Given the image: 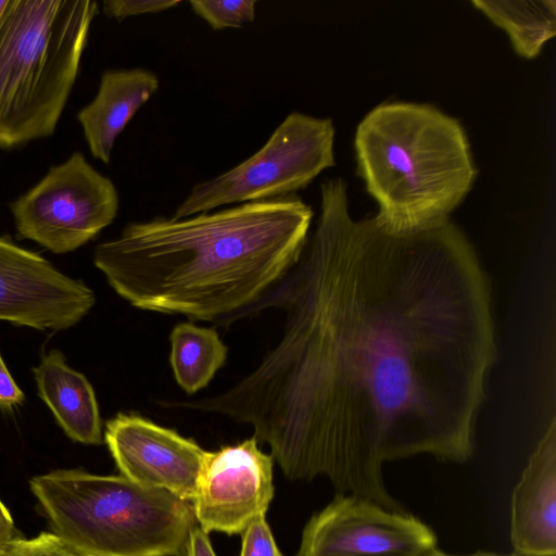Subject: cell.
<instances>
[{"mask_svg":"<svg viewBox=\"0 0 556 556\" xmlns=\"http://www.w3.org/2000/svg\"><path fill=\"white\" fill-rule=\"evenodd\" d=\"M0 556H88L55 533L41 532L31 539L8 536L0 541Z\"/></svg>","mask_w":556,"mask_h":556,"instance_id":"18","label":"cell"},{"mask_svg":"<svg viewBox=\"0 0 556 556\" xmlns=\"http://www.w3.org/2000/svg\"><path fill=\"white\" fill-rule=\"evenodd\" d=\"M354 147L358 174L378 203L374 218L394 235L450 220L477 176L460 123L426 104L376 106L358 124Z\"/></svg>","mask_w":556,"mask_h":556,"instance_id":"3","label":"cell"},{"mask_svg":"<svg viewBox=\"0 0 556 556\" xmlns=\"http://www.w3.org/2000/svg\"><path fill=\"white\" fill-rule=\"evenodd\" d=\"M312 218L296 194L184 218L156 216L98 244L93 263L139 309L227 325L254 314L295 266Z\"/></svg>","mask_w":556,"mask_h":556,"instance_id":"2","label":"cell"},{"mask_svg":"<svg viewBox=\"0 0 556 556\" xmlns=\"http://www.w3.org/2000/svg\"><path fill=\"white\" fill-rule=\"evenodd\" d=\"M94 303V292L85 282L10 237H0V320L60 331L78 324Z\"/></svg>","mask_w":556,"mask_h":556,"instance_id":"9","label":"cell"},{"mask_svg":"<svg viewBox=\"0 0 556 556\" xmlns=\"http://www.w3.org/2000/svg\"><path fill=\"white\" fill-rule=\"evenodd\" d=\"M437 544L434 531L407 511L336 494L307 521L295 556H424Z\"/></svg>","mask_w":556,"mask_h":556,"instance_id":"8","label":"cell"},{"mask_svg":"<svg viewBox=\"0 0 556 556\" xmlns=\"http://www.w3.org/2000/svg\"><path fill=\"white\" fill-rule=\"evenodd\" d=\"M510 541L518 556L556 555V422L530 455L510 505Z\"/></svg>","mask_w":556,"mask_h":556,"instance_id":"12","label":"cell"},{"mask_svg":"<svg viewBox=\"0 0 556 556\" xmlns=\"http://www.w3.org/2000/svg\"><path fill=\"white\" fill-rule=\"evenodd\" d=\"M185 556H216L207 533L199 526L193 527L189 533Z\"/></svg>","mask_w":556,"mask_h":556,"instance_id":"22","label":"cell"},{"mask_svg":"<svg viewBox=\"0 0 556 556\" xmlns=\"http://www.w3.org/2000/svg\"><path fill=\"white\" fill-rule=\"evenodd\" d=\"M273 465L254 437L206 451L191 502L199 527L206 533L241 534L273 500Z\"/></svg>","mask_w":556,"mask_h":556,"instance_id":"10","label":"cell"},{"mask_svg":"<svg viewBox=\"0 0 556 556\" xmlns=\"http://www.w3.org/2000/svg\"><path fill=\"white\" fill-rule=\"evenodd\" d=\"M29 485L53 533L88 556H185L197 526L188 502L122 475L58 469Z\"/></svg>","mask_w":556,"mask_h":556,"instance_id":"5","label":"cell"},{"mask_svg":"<svg viewBox=\"0 0 556 556\" xmlns=\"http://www.w3.org/2000/svg\"><path fill=\"white\" fill-rule=\"evenodd\" d=\"M25 395L15 383L0 354V408L12 410L24 402Z\"/></svg>","mask_w":556,"mask_h":556,"instance_id":"21","label":"cell"},{"mask_svg":"<svg viewBox=\"0 0 556 556\" xmlns=\"http://www.w3.org/2000/svg\"><path fill=\"white\" fill-rule=\"evenodd\" d=\"M7 4H8V0H0V17H1Z\"/></svg>","mask_w":556,"mask_h":556,"instance_id":"25","label":"cell"},{"mask_svg":"<svg viewBox=\"0 0 556 556\" xmlns=\"http://www.w3.org/2000/svg\"><path fill=\"white\" fill-rule=\"evenodd\" d=\"M189 4L213 29L223 30L253 22L257 0H191Z\"/></svg>","mask_w":556,"mask_h":556,"instance_id":"17","label":"cell"},{"mask_svg":"<svg viewBox=\"0 0 556 556\" xmlns=\"http://www.w3.org/2000/svg\"><path fill=\"white\" fill-rule=\"evenodd\" d=\"M169 341L175 380L189 395L205 388L226 362L227 346L213 328L179 323L173 328Z\"/></svg>","mask_w":556,"mask_h":556,"instance_id":"16","label":"cell"},{"mask_svg":"<svg viewBox=\"0 0 556 556\" xmlns=\"http://www.w3.org/2000/svg\"><path fill=\"white\" fill-rule=\"evenodd\" d=\"M98 10L93 0H8L0 17V148L53 134Z\"/></svg>","mask_w":556,"mask_h":556,"instance_id":"4","label":"cell"},{"mask_svg":"<svg viewBox=\"0 0 556 556\" xmlns=\"http://www.w3.org/2000/svg\"><path fill=\"white\" fill-rule=\"evenodd\" d=\"M14 535V525L10 511L0 500V541Z\"/></svg>","mask_w":556,"mask_h":556,"instance_id":"23","label":"cell"},{"mask_svg":"<svg viewBox=\"0 0 556 556\" xmlns=\"http://www.w3.org/2000/svg\"><path fill=\"white\" fill-rule=\"evenodd\" d=\"M118 206L113 181L80 152L52 166L35 187L10 204L18 237L56 254L72 252L93 239L113 223Z\"/></svg>","mask_w":556,"mask_h":556,"instance_id":"7","label":"cell"},{"mask_svg":"<svg viewBox=\"0 0 556 556\" xmlns=\"http://www.w3.org/2000/svg\"><path fill=\"white\" fill-rule=\"evenodd\" d=\"M320 193L300 260L254 311L283 312L279 340L224 392L177 407L250 425L289 479L406 513L386 463L473 455L497 355L491 283L450 220L394 235L352 219L341 178Z\"/></svg>","mask_w":556,"mask_h":556,"instance_id":"1","label":"cell"},{"mask_svg":"<svg viewBox=\"0 0 556 556\" xmlns=\"http://www.w3.org/2000/svg\"><path fill=\"white\" fill-rule=\"evenodd\" d=\"M39 397L73 441L101 444L102 426L91 383L66 364L63 353L51 350L33 369Z\"/></svg>","mask_w":556,"mask_h":556,"instance_id":"14","label":"cell"},{"mask_svg":"<svg viewBox=\"0 0 556 556\" xmlns=\"http://www.w3.org/2000/svg\"><path fill=\"white\" fill-rule=\"evenodd\" d=\"M159 87L157 75L144 67L102 73L96 97L77 114L93 157L110 163L117 137Z\"/></svg>","mask_w":556,"mask_h":556,"instance_id":"13","label":"cell"},{"mask_svg":"<svg viewBox=\"0 0 556 556\" xmlns=\"http://www.w3.org/2000/svg\"><path fill=\"white\" fill-rule=\"evenodd\" d=\"M496 26L508 35L515 52L533 59L556 34L554 0H473Z\"/></svg>","mask_w":556,"mask_h":556,"instance_id":"15","label":"cell"},{"mask_svg":"<svg viewBox=\"0 0 556 556\" xmlns=\"http://www.w3.org/2000/svg\"><path fill=\"white\" fill-rule=\"evenodd\" d=\"M104 441L122 476L192 502L206 452L195 441L135 413L108 420Z\"/></svg>","mask_w":556,"mask_h":556,"instance_id":"11","label":"cell"},{"mask_svg":"<svg viewBox=\"0 0 556 556\" xmlns=\"http://www.w3.org/2000/svg\"><path fill=\"white\" fill-rule=\"evenodd\" d=\"M334 134L330 118L288 114L254 154L195 184L170 217L295 195L323 170L334 166Z\"/></svg>","mask_w":556,"mask_h":556,"instance_id":"6","label":"cell"},{"mask_svg":"<svg viewBox=\"0 0 556 556\" xmlns=\"http://www.w3.org/2000/svg\"><path fill=\"white\" fill-rule=\"evenodd\" d=\"M424 556H518V555H516L515 553L514 554H501V553L486 552V551H478V552H475L471 554L458 555V554L445 553V552H442V551H439L438 548H435L432 552H430Z\"/></svg>","mask_w":556,"mask_h":556,"instance_id":"24","label":"cell"},{"mask_svg":"<svg viewBox=\"0 0 556 556\" xmlns=\"http://www.w3.org/2000/svg\"><path fill=\"white\" fill-rule=\"evenodd\" d=\"M179 3L176 0H105L102 11L108 18L121 22L129 16L166 11Z\"/></svg>","mask_w":556,"mask_h":556,"instance_id":"20","label":"cell"},{"mask_svg":"<svg viewBox=\"0 0 556 556\" xmlns=\"http://www.w3.org/2000/svg\"><path fill=\"white\" fill-rule=\"evenodd\" d=\"M241 535L240 556H282L266 521L265 514L255 517Z\"/></svg>","mask_w":556,"mask_h":556,"instance_id":"19","label":"cell"}]
</instances>
